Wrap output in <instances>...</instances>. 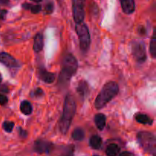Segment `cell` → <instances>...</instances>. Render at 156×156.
<instances>
[{"label": "cell", "mask_w": 156, "mask_h": 156, "mask_svg": "<svg viewBox=\"0 0 156 156\" xmlns=\"http://www.w3.org/2000/svg\"><path fill=\"white\" fill-rule=\"evenodd\" d=\"M76 111V105L74 98L70 94H67L64 101L63 113L59 122V129L63 134L69 130L73 118Z\"/></svg>", "instance_id": "obj_1"}, {"label": "cell", "mask_w": 156, "mask_h": 156, "mask_svg": "<svg viewBox=\"0 0 156 156\" xmlns=\"http://www.w3.org/2000/svg\"><path fill=\"white\" fill-rule=\"evenodd\" d=\"M119 92V87L117 82H108L103 86L100 93L94 101V107L97 109H101L108 105Z\"/></svg>", "instance_id": "obj_2"}, {"label": "cell", "mask_w": 156, "mask_h": 156, "mask_svg": "<svg viewBox=\"0 0 156 156\" xmlns=\"http://www.w3.org/2000/svg\"><path fill=\"white\" fill-rule=\"evenodd\" d=\"M62 66L59 82L60 85H66L77 71L78 62L74 56L72 54H67L64 57Z\"/></svg>", "instance_id": "obj_3"}, {"label": "cell", "mask_w": 156, "mask_h": 156, "mask_svg": "<svg viewBox=\"0 0 156 156\" xmlns=\"http://www.w3.org/2000/svg\"><path fill=\"white\" fill-rule=\"evenodd\" d=\"M137 140L145 151L155 156L156 140L153 134L145 131L140 132L137 134Z\"/></svg>", "instance_id": "obj_4"}, {"label": "cell", "mask_w": 156, "mask_h": 156, "mask_svg": "<svg viewBox=\"0 0 156 156\" xmlns=\"http://www.w3.org/2000/svg\"><path fill=\"white\" fill-rule=\"evenodd\" d=\"M76 30L79 36V44H80V48L82 52H86L88 50L90 46V33L88 30V27L85 24H76Z\"/></svg>", "instance_id": "obj_5"}, {"label": "cell", "mask_w": 156, "mask_h": 156, "mask_svg": "<svg viewBox=\"0 0 156 156\" xmlns=\"http://www.w3.org/2000/svg\"><path fill=\"white\" fill-rule=\"evenodd\" d=\"M131 52L136 60L143 62L146 59V45L142 41H133L131 42Z\"/></svg>", "instance_id": "obj_6"}, {"label": "cell", "mask_w": 156, "mask_h": 156, "mask_svg": "<svg viewBox=\"0 0 156 156\" xmlns=\"http://www.w3.org/2000/svg\"><path fill=\"white\" fill-rule=\"evenodd\" d=\"M84 2L85 0H73V14L76 24L82 23L85 18Z\"/></svg>", "instance_id": "obj_7"}, {"label": "cell", "mask_w": 156, "mask_h": 156, "mask_svg": "<svg viewBox=\"0 0 156 156\" xmlns=\"http://www.w3.org/2000/svg\"><path fill=\"white\" fill-rule=\"evenodd\" d=\"M53 148V144L44 140H38L34 144V150L39 154L48 153Z\"/></svg>", "instance_id": "obj_8"}, {"label": "cell", "mask_w": 156, "mask_h": 156, "mask_svg": "<svg viewBox=\"0 0 156 156\" xmlns=\"http://www.w3.org/2000/svg\"><path fill=\"white\" fill-rule=\"evenodd\" d=\"M0 62L5 65V66L9 68H16L19 67V63L18 61L11 56L10 54L7 53H0Z\"/></svg>", "instance_id": "obj_9"}, {"label": "cell", "mask_w": 156, "mask_h": 156, "mask_svg": "<svg viewBox=\"0 0 156 156\" xmlns=\"http://www.w3.org/2000/svg\"><path fill=\"white\" fill-rule=\"evenodd\" d=\"M37 75L39 79L42 80L43 82H45V83H53V81L55 80L54 73H50V72L47 71L44 69H39L37 72Z\"/></svg>", "instance_id": "obj_10"}, {"label": "cell", "mask_w": 156, "mask_h": 156, "mask_svg": "<svg viewBox=\"0 0 156 156\" xmlns=\"http://www.w3.org/2000/svg\"><path fill=\"white\" fill-rule=\"evenodd\" d=\"M76 92L79 95V97L82 98V100H85L88 95L89 93V88H88V85L85 81L81 80L78 84V86L76 88Z\"/></svg>", "instance_id": "obj_11"}, {"label": "cell", "mask_w": 156, "mask_h": 156, "mask_svg": "<svg viewBox=\"0 0 156 156\" xmlns=\"http://www.w3.org/2000/svg\"><path fill=\"white\" fill-rule=\"evenodd\" d=\"M121 8L124 13L132 14L135 11V2L134 0H120Z\"/></svg>", "instance_id": "obj_12"}, {"label": "cell", "mask_w": 156, "mask_h": 156, "mask_svg": "<svg viewBox=\"0 0 156 156\" xmlns=\"http://www.w3.org/2000/svg\"><path fill=\"white\" fill-rule=\"evenodd\" d=\"M44 47V37L41 34H37L34 40V50L36 53H39L42 50Z\"/></svg>", "instance_id": "obj_13"}, {"label": "cell", "mask_w": 156, "mask_h": 156, "mask_svg": "<svg viewBox=\"0 0 156 156\" xmlns=\"http://www.w3.org/2000/svg\"><path fill=\"white\" fill-rule=\"evenodd\" d=\"M94 123L97 126L98 129L102 130L105 128L106 123V117L103 114H98L94 116Z\"/></svg>", "instance_id": "obj_14"}, {"label": "cell", "mask_w": 156, "mask_h": 156, "mask_svg": "<svg viewBox=\"0 0 156 156\" xmlns=\"http://www.w3.org/2000/svg\"><path fill=\"white\" fill-rule=\"evenodd\" d=\"M136 120L138 123H142V124L152 125V123H153V120L149 116L144 114H137L136 115Z\"/></svg>", "instance_id": "obj_15"}, {"label": "cell", "mask_w": 156, "mask_h": 156, "mask_svg": "<svg viewBox=\"0 0 156 156\" xmlns=\"http://www.w3.org/2000/svg\"><path fill=\"white\" fill-rule=\"evenodd\" d=\"M90 146L92 149H99L101 146L102 144V140L99 136L94 135L91 137L90 139Z\"/></svg>", "instance_id": "obj_16"}, {"label": "cell", "mask_w": 156, "mask_h": 156, "mask_svg": "<svg viewBox=\"0 0 156 156\" xmlns=\"http://www.w3.org/2000/svg\"><path fill=\"white\" fill-rule=\"evenodd\" d=\"M20 109H21V112L25 115H30L33 111L31 105L27 101H24L21 102V105H20Z\"/></svg>", "instance_id": "obj_17"}, {"label": "cell", "mask_w": 156, "mask_h": 156, "mask_svg": "<svg viewBox=\"0 0 156 156\" xmlns=\"http://www.w3.org/2000/svg\"><path fill=\"white\" fill-rule=\"evenodd\" d=\"M120 149L117 144H111L107 147L106 154L108 156H117L120 152Z\"/></svg>", "instance_id": "obj_18"}, {"label": "cell", "mask_w": 156, "mask_h": 156, "mask_svg": "<svg viewBox=\"0 0 156 156\" xmlns=\"http://www.w3.org/2000/svg\"><path fill=\"white\" fill-rule=\"evenodd\" d=\"M22 7L24 9H27V10H30V12H32L33 14H37L39 13L41 11V5H31V4H28V3H24V4L22 5Z\"/></svg>", "instance_id": "obj_19"}, {"label": "cell", "mask_w": 156, "mask_h": 156, "mask_svg": "<svg viewBox=\"0 0 156 156\" xmlns=\"http://www.w3.org/2000/svg\"><path fill=\"white\" fill-rule=\"evenodd\" d=\"M149 51H150L151 55L154 59L156 58V35L155 30H154L153 34H152V39H151L150 46H149Z\"/></svg>", "instance_id": "obj_20"}, {"label": "cell", "mask_w": 156, "mask_h": 156, "mask_svg": "<svg viewBox=\"0 0 156 156\" xmlns=\"http://www.w3.org/2000/svg\"><path fill=\"white\" fill-rule=\"evenodd\" d=\"M72 136H73V140H76V141H81L85 137V133H84L83 129H82L81 128H76L73 132Z\"/></svg>", "instance_id": "obj_21"}, {"label": "cell", "mask_w": 156, "mask_h": 156, "mask_svg": "<svg viewBox=\"0 0 156 156\" xmlns=\"http://www.w3.org/2000/svg\"><path fill=\"white\" fill-rule=\"evenodd\" d=\"M14 126H15V123L13 122L10 121H5L3 123L2 127L4 129V130L7 133H11L13 129Z\"/></svg>", "instance_id": "obj_22"}, {"label": "cell", "mask_w": 156, "mask_h": 156, "mask_svg": "<svg viewBox=\"0 0 156 156\" xmlns=\"http://www.w3.org/2000/svg\"><path fill=\"white\" fill-rule=\"evenodd\" d=\"M43 95H44V91H43V90L40 88H36V89L33 90V91H31V93H30V96H31L32 98H41L42 97Z\"/></svg>", "instance_id": "obj_23"}, {"label": "cell", "mask_w": 156, "mask_h": 156, "mask_svg": "<svg viewBox=\"0 0 156 156\" xmlns=\"http://www.w3.org/2000/svg\"><path fill=\"white\" fill-rule=\"evenodd\" d=\"M53 9H54V5L52 2H49L45 5L44 7V12L46 14H51L53 12Z\"/></svg>", "instance_id": "obj_24"}, {"label": "cell", "mask_w": 156, "mask_h": 156, "mask_svg": "<svg viewBox=\"0 0 156 156\" xmlns=\"http://www.w3.org/2000/svg\"><path fill=\"white\" fill-rule=\"evenodd\" d=\"M7 102H8L7 97H5L4 94H0V105H5Z\"/></svg>", "instance_id": "obj_25"}, {"label": "cell", "mask_w": 156, "mask_h": 156, "mask_svg": "<svg viewBox=\"0 0 156 156\" xmlns=\"http://www.w3.org/2000/svg\"><path fill=\"white\" fill-rule=\"evenodd\" d=\"M19 133H20V136H21V137H22V138H25V137L27 136V133L26 132L25 130H24L23 129H21V128H20L19 129Z\"/></svg>", "instance_id": "obj_26"}, {"label": "cell", "mask_w": 156, "mask_h": 156, "mask_svg": "<svg viewBox=\"0 0 156 156\" xmlns=\"http://www.w3.org/2000/svg\"><path fill=\"white\" fill-rule=\"evenodd\" d=\"M119 156H134V154L129 152H123L119 155Z\"/></svg>", "instance_id": "obj_27"}, {"label": "cell", "mask_w": 156, "mask_h": 156, "mask_svg": "<svg viewBox=\"0 0 156 156\" xmlns=\"http://www.w3.org/2000/svg\"><path fill=\"white\" fill-rule=\"evenodd\" d=\"M9 4V0H0V5H7Z\"/></svg>", "instance_id": "obj_28"}, {"label": "cell", "mask_w": 156, "mask_h": 156, "mask_svg": "<svg viewBox=\"0 0 156 156\" xmlns=\"http://www.w3.org/2000/svg\"><path fill=\"white\" fill-rule=\"evenodd\" d=\"M6 13H7V12H6L5 10H2V9H0V17H1V18H4V17L5 16Z\"/></svg>", "instance_id": "obj_29"}, {"label": "cell", "mask_w": 156, "mask_h": 156, "mask_svg": "<svg viewBox=\"0 0 156 156\" xmlns=\"http://www.w3.org/2000/svg\"><path fill=\"white\" fill-rule=\"evenodd\" d=\"M0 91H2V92H4V91L5 92H8V88H6L5 85H4V86H2L1 88H0Z\"/></svg>", "instance_id": "obj_30"}, {"label": "cell", "mask_w": 156, "mask_h": 156, "mask_svg": "<svg viewBox=\"0 0 156 156\" xmlns=\"http://www.w3.org/2000/svg\"><path fill=\"white\" fill-rule=\"evenodd\" d=\"M30 1L35 2H41V1H42V0H30Z\"/></svg>", "instance_id": "obj_31"}, {"label": "cell", "mask_w": 156, "mask_h": 156, "mask_svg": "<svg viewBox=\"0 0 156 156\" xmlns=\"http://www.w3.org/2000/svg\"><path fill=\"white\" fill-rule=\"evenodd\" d=\"M1 82H2V76L0 75V83H1Z\"/></svg>", "instance_id": "obj_32"}, {"label": "cell", "mask_w": 156, "mask_h": 156, "mask_svg": "<svg viewBox=\"0 0 156 156\" xmlns=\"http://www.w3.org/2000/svg\"><path fill=\"white\" fill-rule=\"evenodd\" d=\"M94 156H98V155H94Z\"/></svg>", "instance_id": "obj_33"}]
</instances>
